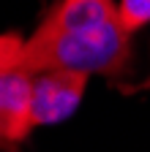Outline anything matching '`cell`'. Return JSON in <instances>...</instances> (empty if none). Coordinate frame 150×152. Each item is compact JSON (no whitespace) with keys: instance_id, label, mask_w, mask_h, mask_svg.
Wrapping results in <instances>:
<instances>
[{"instance_id":"obj_1","label":"cell","mask_w":150,"mask_h":152,"mask_svg":"<svg viewBox=\"0 0 150 152\" xmlns=\"http://www.w3.org/2000/svg\"><path fill=\"white\" fill-rule=\"evenodd\" d=\"M131 30H126L120 11L101 22H93L77 30L44 33L35 30L22 57V71H79L98 76H120L131 60Z\"/></svg>"},{"instance_id":"obj_2","label":"cell","mask_w":150,"mask_h":152,"mask_svg":"<svg viewBox=\"0 0 150 152\" xmlns=\"http://www.w3.org/2000/svg\"><path fill=\"white\" fill-rule=\"evenodd\" d=\"M87 82H90L87 73L63 71V68L33 73V106H30L33 130L68 120L79 109Z\"/></svg>"},{"instance_id":"obj_3","label":"cell","mask_w":150,"mask_h":152,"mask_svg":"<svg viewBox=\"0 0 150 152\" xmlns=\"http://www.w3.org/2000/svg\"><path fill=\"white\" fill-rule=\"evenodd\" d=\"M33 73H0V152H19L22 141L33 133Z\"/></svg>"},{"instance_id":"obj_4","label":"cell","mask_w":150,"mask_h":152,"mask_svg":"<svg viewBox=\"0 0 150 152\" xmlns=\"http://www.w3.org/2000/svg\"><path fill=\"white\" fill-rule=\"evenodd\" d=\"M25 44H27V38L16 35V33H0V73L22 71Z\"/></svg>"},{"instance_id":"obj_5","label":"cell","mask_w":150,"mask_h":152,"mask_svg":"<svg viewBox=\"0 0 150 152\" xmlns=\"http://www.w3.org/2000/svg\"><path fill=\"white\" fill-rule=\"evenodd\" d=\"M117 11H120L126 30H131V33L150 25V0H120Z\"/></svg>"}]
</instances>
